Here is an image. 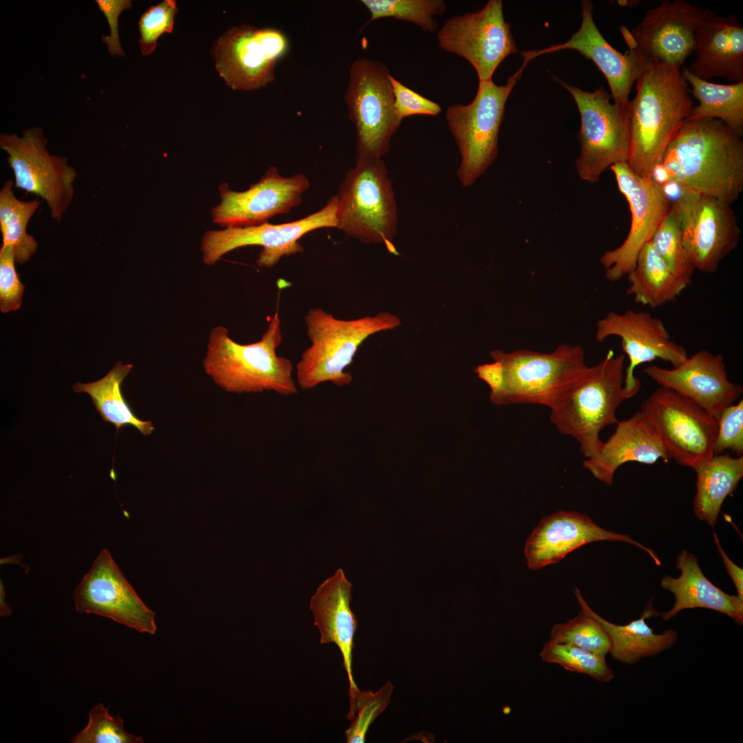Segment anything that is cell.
Masks as SVG:
<instances>
[{
    "mask_svg": "<svg viewBox=\"0 0 743 743\" xmlns=\"http://www.w3.org/2000/svg\"><path fill=\"white\" fill-rule=\"evenodd\" d=\"M741 137L718 119L685 121L659 163L683 190L731 204L743 189Z\"/></svg>",
    "mask_w": 743,
    "mask_h": 743,
    "instance_id": "1",
    "label": "cell"
},
{
    "mask_svg": "<svg viewBox=\"0 0 743 743\" xmlns=\"http://www.w3.org/2000/svg\"><path fill=\"white\" fill-rule=\"evenodd\" d=\"M636 94L627 107V163L638 175L651 179L668 144L693 107L680 68L660 65L637 78Z\"/></svg>",
    "mask_w": 743,
    "mask_h": 743,
    "instance_id": "2",
    "label": "cell"
},
{
    "mask_svg": "<svg viewBox=\"0 0 743 743\" xmlns=\"http://www.w3.org/2000/svg\"><path fill=\"white\" fill-rule=\"evenodd\" d=\"M494 362L475 372L489 387L497 405H539L550 409L583 377L588 366L580 345L563 343L550 353L530 349L493 350Z\"/></svg>",
    "mask_w": 743,
    "mask_h": 743,
    "instance_id": "3",
    "label": "cell"
},
{
    "mask_svg": "<svg viewBox=\"0 0 743 743\" xmlns=\"http://www.w3.org/2000/svg\"><path fill=\"white\" fill-rule=\"evenodd\" d=\"M282 341L277 312L271 318L261 339L239 344L222 325L208 335L203 367L206 374L225 391L231 393L274 391L283 396L298 393L290 359L277 355Z\"/></svg>",
    "mask_w": 743,
    "mask_h": 743,
    "instance_id": "4",
    "label": "cell"
},
{
    "mask_svg": "<svg viewBox=\"0 0 743 743\" xmlns=\"http://www.w3.org/2000/svg\"><path fill=\"white\" fill-rule=\"evenodd\" d=\"M304 320L311 344L301 354L296 376L297 384L305 390L327 382L339 387L351 383L352 376L345 369L364 341L401 325L400 319L389 312L346 320L321 308L310 309Z\"/></svg>",
    "mask_w": 743,
    "mask_h": 743,
    "instance_id": "5",
    "label": "cell"
},
{
    "mask_svg": "<svg viewBox=\"0 0 743 743\" xmlns=\"http://www.w3.org/2000/svg\"><path fill=\"white\" fill-rule=\"evenodd\" d=\"M623 354L609 350L605 356L588 367L581 380L550 409V420L562 434L574 438L583 457L591 458L601 451V431L616 424V410L624 396Z\"/></svg>",
    "mask_w": 743,
    "mask_h": 743,
    "instance_id": "6",
    "label": "cell"
},
{
    "mask_svg": "<svg viewBox=\"0 0 743 743\" xmlns=\"http://www.w3.org/2000/svg\"><path fill=\"white\" fill-rule=\"evenodd\" d=\"M337 227L365 244H383L398 255V207L391 180L382 158L356 156L339 188Z\"/></svg>",
    "mask_w": 743,
    "mask_h": 743,
    "instance_id": "7",
    "label": "cell"
},
{
    "mask_svg": "<svg viewBox=\"0 0 743 743\" xmlns=\"http://www.w3.org/2000/svg\"><path fill=\"white\" fill-rule=\"evenodd\" d=\"M526 63L504 85L492 79L479 80L469 104L456 103L447 108L446 121L461 158L456 174L463 187L472 186L495 160L506 103Z\"/></svg>",
    "mask_w": 743,
    "mask_h": 743,
    "instance_id": "8",
    "label": "cell"
},
{
    "mask_svg": "<svg viewBox=\"0 0 743 743\" xmlns=\"http://www.w3.org/2000/svg\"><path fill=\"white\" fill-rule=\"evenodd\" d=\"M390 75L384 63L365 57L350 65L345 100L355 127L356 156L383 158L402 122Z\"/></svg>",
    "mask_w": 743,
    "mask_h": 743,
    "instance_id": "9",
    "label": "cell"
},
{
    "mask_svg": "<svg viewBox=\"0 0 743 743\" xmlns=\"http://www.w3.org/2000/svg\"><path fill=\"white\" fill-rule=\"evenodd\" d=\"M554 79L572 95L580 114L581 153L576 160L578 175L584 181L596 182L608 167L627 162V108L612 103L611 94L602 86L589 92Z\"/></svg>",
    "mask_w": 743,
    "mask_h": 743,
    "instance_id": "10",
    "label": "cell"
},
{
    "mask_svg": "<svg viewBox=\"0 0 743 743\" xmlns=\"http://www.w3.org/2000/svg\"><path fill=\"white\" fill-rule=\"evenodd\" d=\"M39 127L25 129L21 136L1 133L0 148L8 154L14 187L41 197L51 217L59 223L74 196L77 173L66 157L50 155Z\"/></svg>",
    "mask_w": 743,
    "mask_h": 743,
    "instance_id": "11",
    "label": "cell"
},
{
    "mask_svg": "<svg viewBox=\"0 0 743 743\" xmlns=\"http://www.w3.org/2000/svg\"><path fill=\"white\" fill-rule=\"evenodd\" d=\"M640 411L677 464L694 469L715 455L717 420L690 399L659 387L642 402Z\"/></svg>",
    "mask_w": 743,
    "mask_h": 743,
    "instance_id": "12",
    "label": "cell"
},
{
    "mask_svg": "<svg viewBox=\"0 0 743 743\" xmlns=\"http://www.w3.org/2000/svg\"><path fill=\"white\" fill-rule=\"evenodd\" d=\"M337 194L331 196L318 211L300 219L278 224L268 222L248 227L208 230L200 245L202 261L214 265L222 256L238 248L262 247L257 259L261 268H272L284 256L303 251L299 242L305 234L319 228L337 227Z\"/></svg>",
    "mask_w": 743,
    "mask_h": 743,
    "instance_id": "13",
    "label": "cell"
},
{
    "mask_svg": "<svg viewBox=\"0 0 743 743\" xmlns=\"http://www.w3.org/2000/svg\"><path fill=\"white\" fill-rule=\"evenodd\" d=\"M290 47L286 35L275 28L234 26L212 47L215 67L228 87L255 91L275 78V67Z\"/></svg>",
    "mask_w": 743,
    "mask_h": 743,
    "instance_id": "14",
    "label": "cell"
},
{
    "mask_svg": "<svg viewBox=\"0 0 743 743\" xmlns=\"http://www.w3.org/2000/svg\"><path fill=\"white\" fill-rule=\"evenodd\" d=\"M440 48L466 59L479 80L492 79L499 64L517 52L503 1L489 0L479 11L448 19L437 32Z\"/></svg>",
    "mask_w": 743,
    "mask_h": 743,
    "instance_id": "15",
    "label": "cell"
},
{
    "mask_svg": "<svg viewBox=\"0 0 743 743\" xmlns=\"http://www.w3.org/2000/svg\"><path fill=\"white\" fill-rule=\"evenodd\" d=\"M731 204L683 190L671 203L681 226L684 247L695 269L713 273L737 246L740 237Z\"/></svg>",
    "mask_w": 743,
    "mask_h": 743,
    "instance_id": "16",
    "label": "cell"
},
{
    "mask_svg": "<svg viewBox=\"0 0 743 743\" xmlns=\"http://www.w3.org/2000/svg\"><path fill=\"white\" fill-rule=\"evenodd\" d=\"M707 10L685 0H665L648 10L631 31L622 26L621 32L649 67L680 68L695 51L696 30Z\"/></svg>",
    "mask_w": 743,
    "mask_h": 743,
    "instance_id": "17",
    "label": "cell"
},
{
    "mask_svg": "<svg viewBox=\"0 0 743 743\" xmlns=\"http://www.w3.org/2000/svg\"><path fill=\"white\" fill-rule=\"evenodd\" d=\"M619 191L626 198L632 215L629 232L623 243L605 252L600 259L610 281H616L634 268L638 255L650 241L658 224L669 212L671 202L662 186L636 174L628 164L612 165Z\"/></svg>",
    "mask_w": 743,
    "mask_h": 743,
    "instance_id": "18",
    "label": "cell"
},
{
    "mask_svg": "<svg viewBox=\"0 0 743 743\" xmlns=\"http://www.w3.org/2000/svg\"><path fill=\"white\" fill-rule=\"evenodd\" d=\"M72 596L79 613L109 618L140 633L156 632L155 613L139 597L107 549L100 551Z\"/></svg>",
    "mask_w": 743,
    "mask_h": 743,
    "instance_id": "19",
    "label": "cell"
},
{
    "mask_svg": "<svg viewBox=\"0 0 743 743\" xmlns=\"http://www.w3.org/2000/svg\"><path fill=\"white\" fill-rule=\"evenodd\" d=\"M310 186L304 174L284 177L275 166L270 167L257 182L244 191H233L223 183L219 188L221 202L212 208V220L225 228L266 223L298 206Z\"/></svg>",
    "mask_w": 743,
    "mask_h": 743,
    "instance_id": "20",
    "label": "cell"
},
{
    "mask_svg": "<svg viewBox=\"0 0 743 743\" xmlns=\"http://www.w3.org/2000/svg\"><path fill=\"white\" fill-rule=\"evenodd\" d=\"M611 336L621 339L629 360L623 384L625 400L636 396L640 389V382L634 376L638 365L661 359L674 367L688 357L686 349L671 340L664 323L647 312H608L596 323L595 339L601 343Z\"/></svg>",
    "mask_w": 743,
    "mask_h": 743,
    "instance_id": "21",
    "label": "cell"
},
{
    "mask_svg": "<svg viewBox=\"0 0 743 743\" xmlns=\"http://www.w3.org/2000/svg\"><path fill=\"white\" fill-rule=\"evenodd\" d=\"M643 371L659 387L690 399L716 419L743 393L740 384L729 380L724 357L708 350H700L671 369L651 365Z\"/></svg>",
    "mask_w": 743,
    "mask_h": 743,
    "instance_id": "22",
    "label": "cell"
},
{
    "mask_svg": "<svg viewBox=\"0 0 743 743\" xmlns=\"http://www.w3.org/2000/svg\"><path fill=\"white\" fill-rule=\"evenodd\" d=\"M582 21L577 32L566 42L552 45L547 49L524 54L530 61L538 55L559 50L578 51L591 60L605 76L611 91L614 103L627 108L629 96L637 78L650 67L636 48L629 44L628 50L621 53L612 47L603 36L596 25L593 5L590 1H581Z\"/></svg>",
    "mask_w": 743,
    "mask_h": 743,
    "instance_id": "23",
    "label": "cell"
},
{
    "mask_svg": "<svg viewBox=\"0 0 743 743\" xmlns=\"http://www.w3.org/2000/svg\"><path fill=\"white\" fill-rule=\"evenodd\" d=\"M631 543L647 552L654 563L660 561L653 550L627 535L607 530L585 514L559 510L541 519L527 538L524 554L528 568L538 570L554 564L588 543L600 541Z\"/></svg>",
    "mask_w": 743,
    "mask_h": 743,
    "instance_id": "24",
    "label": "cell"
},
{
    "mask_svg": "<svg viewBox=\"0 0 743 743\" xmlns=\"http://www.w3.org/2000/svg\"><path fill=\"white\" fill-rule=\"evenodd\" d=\"M616 425L599 453L583 462L584 469L599 481L612 485L616 471L627 462L653 464L659 460L665 463L671 460L654 427L640 411Z\"/></svg>",
    "mask_w": 743,
    "mask_h": 743,
    "instance_id": "25",
    "label": "cell"
},
{
    "mask_svg": "<svg viewBox=\"0 0 743 743\" xmlns=\"http://www.w3.org/2000/svg\"><path fill=\"white\" fill-rule=\"evenodd\" d=\"M694 52L696 58L688 69L697 77L743 81V28L735 15L723 17L707 8L696 30Z\"/></svg>",
    "mask_w": 743,
    "mask_h": 743,
    "instance_id": "26",
    "label": "cell"
},
{
    "mask_svg": "<svg viewBox=\"0 0 743 743\" xmlns=\"http://www.w3.org/2000/svg\"><path fill=\"white\" fill-rule=\"evenodd\" d=\"M352 584L341 568L325 579L310 601L320 644L334 643L339 649L349 681V692L358 689L352 674V652L358 621L350 607Z\"/></svg>",
    "mask_w": 743,
    "mask_h": 743,
    "instance_id": "27",
    "label": "cell"
},
{
    "mask_svg": "<svg viewBox=\"0 0 743 743\" xmlns=\"http://www.w3.org/2000/svg\"><path fill=\"white\" fill-rule=\"evenodd\" d=\"M676 568L680 570L677 578L665 575L661 587L675 597L671 609L663 613L667 621L686 609L706 608L724 614L737 624H743V600L729 594L712 583L702 572L697 557L687 550L678 556Z\"/></svg>",
    "mask_w": 743,
    "mask_h": 743,
    "instance_id": "28",
    "label": "cell"
},
{
    "mask_svg": "<svg viewBox=\"0 0 743 743\" xmlns=\"http://www.w3.org/2000/svg\"><path fill=\"white\" fill-rule=\"evenodd\" d=\"M574 593L581 609L594 618L607 633L610 640L609 653L616 660L627 665L636 664L642 658L654 656L669 649L677 640L675 630L667 629L662 634H655L646 623V619L659 615L651 600L639 618L619 625L606 621L592 610L578 588H574Z\"/></svg>",
    "mask_w": 743,
    "mask_h": 743,
    "instance_id": "29",
    "label": "cell"
},
{
    "mask_svg": "<svg viewBox=\"0 0 743 743\" xmlns=\"http://www.w3.org/2000/svg\"><path fill=\"white\" fill-rule=\"evenodd\" d=\"M694 471V513L698 519L713 526L724 499L735 491L743 476V456L714 455Z\"/></svg>",
    "mask_w": 743,
    "mask_h": 743,
    "instance_id": "30",
    "label": "cell"
},
{
    "mask_svg": "<svg viewBox=\"0 0 743 743\" xmlns=\"http://www.w3.org/2000/svg\"><path fill=\"white\" fill-rule=\"evenodd\" d=\"M627 276V294L636 303L652 308L675 301L689 286L670 270L651 240L642 248L634 268Z\"/></svg>",
    "mask_w": 743,
    "mask_h": 743,
    "instance_id": "31",
    "label": "cell"
},
{
    "mask_svg": "<svg viewBox=\"0 0 743 743\" xmlns=\"http://www.w3.org/2000/svg\"><path fill=\"white\" fill-rule=\"evenodd\" d=\"M682 74L699 104L685 121L718 119L740 136L743 134V81L720 84L700 78L684 67Z\"/></svg>",
    "mask_w": 743,
    "mask_h": 743,
    "instance_id": "32",
    "label": "cell"
},
{
    "mask_svg": "<svg viewBox=\"0 0 743 743\" xmlns=\"http://www.w3.org/2000/svg\"><path fill=\"white\" fill-rule=\"evenodd\" d=\"M132 368V364L119 361L100 380L89 383H76L73 389L75 392L86 393L91 396L103 421L114 424L116 433L122 426L131 425L143 435H149L155 429L153 423L134 415L121 391V384Z\"/></svg>",
    "mask_w": 743,
    "mask_h": 743,
    "instance_id": "33",
    "label": "cell"
},
{
    "mask_svg": "<svg viewBox=\"0 0 743 743\" xmlns=\"http://www.w3.org/2000/svg\"><path fill=\"white\" fill-rule=\"evenodd\" d=\"M14 183L6 181L0 190V230L2 246H12L16 263L28 262L38 248L36 239L27 231V226L39 208L37 200L23 201L14 195Z\"/></svg>",
    "mask_w": 743,
    "mask_h": 743,
    "instance_id": "34",
    "label": "cell"
},
{
    "mask_svg": "<svg viewBox=\"0 0 743 743\" xmlns=\"http://www.w3.org/2000/svg\"><path fill=\"white\" fill-rule=\"evenodd\" d=\"M369 11V20L360 28L363 31L375 20L394 18L414 23L424 32L433 33L438 27L435 17L446 10L443 0H361Z\"/></svg>",
    "mask_w": 743,
    "mask_h": 743,
    "instance_id": "35",
    "label": "cell"
},
{
    "mask_svg": "<svg viewBox=\"0 0 743 743\" xmlns=\"http://www.w3.org/2000/svg\"><path fill=\"white\" fill-rule=\"evenodd\" d=\"M651 241L674 274L690 286L695 268L684 247L681 226L671 205Z\"/></svg>",
    "mask_w": 743,
    "mask_h": 743,
    "instance_id": "36",
    "label": "cell"
},
{
    "mask_svg": "<svg viewBox=\"0 0 743 743\" xmlns=\"http://www.w3.org/2000/svg\"><path fill=\"white\" fill-rule=\"evenodd\" d=\"M394 686L387 681L377 691H360L358 688L349 693L348 720H352L345 731L347 743H364L370 725L385 711L390 702Z\"/></svg>",
    "mask_w": 743,
    "mask_h": 743,
    "instance_id": "37",
    "label": "cell"
},
{
    "mask_svg": "<svg viewBox=\"0 0 743 743\" xmlns=\"http://www.w3.org/2000/svg\"><path fill=\"white\" fill-rule=\"evenodd\" d=\"M540 656L546 663L558 664L566 670L586 674L599 682H607L614 677L605 658L570 643L549 640Z\"/></svg>",
    "mask_w": 743,
    "mask_h": 743,
    "instance_id": "38",
    "label": "cell"
},
{
    "mask_svg": "<svg viewBox=\"0 0 743 743\" xmlns=\"http://www.w3.org/2000/svg\"><path fill=\"white\" fill-rule=\"evenodd\" d=\"M550 641L570 643L604 658L610 649V640L601 625L581 609L574 618L552 627Z\"/></svg>",
    "mask_w": 743,
    "mask_h": 743,
    "instance_id": "39",
    "label": "cell"
},
{
    "mask_svg": "<svg viewBox=\"0 0 743 743\" xmlns=\"http://www.w3.org/2000/svg\"><path fill=\"white\" fill-rule=\"evenodd\" d=\"M143 739L125 731L122 718L112 716L103 703L93 707L89 721L83 730L70 740L72 743H142Z\"/></svg>",
    "mask_w": 743,
    "mask_h": 743,
    "instance_id": "40",
    "label": "cell"
},
{
    "mask_svg": "<svg viewBox=\"0 0 743 743\" xmlns=\"http://www.w3.org/2000/svg\"><path fill=\"white\" fill-rule=\"evenodd\" d=\"M178 12L174 0H164L151 6L140 17L138 26L139 44L143 56L151 54L157 41L164 33H171L175 17Z\"/></svg>",
    "mask_w": 743,
    "mask_h": 743,
    "instance_id": "41",
    "label": "cell"
},
{
    "mask_svg": "<svg viewBox=\"0 0 743 743\" xmlns=\"http://www.w3.org/2000/svg\"><path fill=\"white\" fill-rule=\"evenodd\" d=\"M717 420L714 454L731 451L737 456L743 453V400L726 407Z\"/></svg>",
    "mask_w": 743,
    "mask_h": 743,
    "instance_id": "42",
    "label": "cell"
},
{
    "mask_svg": "<svg viewBox=\"0 0 743 743\" xmlns=\"http://www.w3.org/2000/svg\"><path fill=\"white\" fill-rule=\"evenodd\" d=\"M15 256L12 246L0 249V310L6 314L17 310L22 304L25 285L19 279L15 268Z\"/></svg>",
    "mask_w": 743,
    "mask_h": 743,
    "instance_id": "43",
    "label": "cell"
},
{
    "mask_svg": "<svg viewBox=\"0 0 743 743\" xmlns=\"http://www.w3.org/2000/svg\"><path fill=\"white\" fill-rule=\"evenodd\" d=\"M395 100V107L399 117L405 118L414 115L437 116L442 111L439 104L419 94L406 87L390 75Z\"/></svg>",
    "mask_w": 743,
    "mask_h": 743,
    "instance_id": "44",
    "label": "cell"
},
{
    "mask_svg": "<svg viewBox=\"0 0 743 743\" xmlns=\"http://www.w3.org/2000/svg\"><path fill=\"white\" fill-rule=\"evenodd\" d=\"M96 3L105 14L110 28L109 36H103L102 41L107 44V50L111 56H125L119 38L118 18L122 12L131 9V1L96 0Z\"/></svg>",
    "mask_w": 743,
    "mask_h": 743,
    "instance_id": "45",
    "label": "cell"
},
{
    "mask_svg": "<svg viewBox=\"0 0 743 743\" xmlns=\"http://www.w3.org/2000/svg\"><path fill=\"white\" fill-rule=\"evenodd\" d=\"M713 537L728 574L735 586L737 596L743 600V570L737 566L723 550L715 532L713 533Z\"/></svg>",
    "mask_w": 743,
    "mask_h": 743,
    "instance_id": "46",
    "label": "cell"
},
{
    "mask_svg": "<svg viewBox=\"0 0 743 743\" xmlns=\"http://www.w3.org/2000/svg\"><path fill=\"white\" fill-rule=\"evenodd\" d=\"M5 588L4 584L1 579L0 580V616H8L12 614V608L10 605L6 602L5 598Z\"/></svg>",
    "mask_w": 743,
    "mask_h": 743,
    "instance_id": "47",
    "label": "cell"
}]
</instances>
